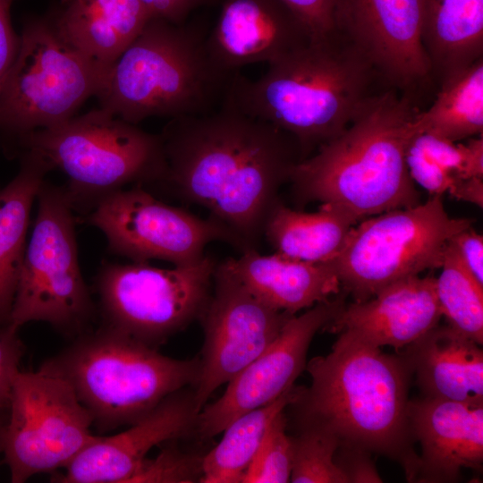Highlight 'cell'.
Masks as SVG:
<instances>
[{"mask_svg":"<svg viewBox=\"0 0 483 483\" xmlns=\"http://www.w3.org/2000/svg\"><path fill=\"white\" fill-rule=\"evenodd\" d=\"M182 439L167 441L154 458L147 457L129 483H200L207 451L185 447Z\"/></svg>","mask_w":483,"mask_h":483,"instance_id":"31","label":"cell"},{"mask_svg":"<svg viewBox=\"0 0 483 483\" xmlns=\"http://www.w3.org/2000/svg\"><path fill=\"white\" fill-rule=\"evenodd\" d=\"M408 417L421 449L416 482L453 483L463 468L481 470L483 404L420 396L410 400Z\"/></svg>","mask_w":483,"mask_h":483,"instance_id":"19","label":"cell"},{"mask_svg":"<svg viewBox=\"0 0 483 483\" xmlns=\"http://www.w3.org/2000/svg\"><path fill=\"white\" fill-rule=\"evenodd\" d=\"M21 267L10 324L44 322L71 339L92 329L97 307L79 264L75 212L64 185L45 181Z\"/></svg>","mask_w":483,"mask_h":483,"instance_id":"9","label":"cell"},{"mask_svg":"<svg viewBox=\"0 0 483 483\" xmlns=\"http://www.w3.org/2000/svg\"><path fill=\"white\" fill-rule=\"evenodd\" d=\"M310 38L282 0H223L207 47L219 68L234 73L248 64H269Z\"/></svg>","mask_w":483,"mask_h":483,"instance_id":"18","label":"cell"},{"mask_svg":"<svg viewBox=\"0 0 483 483\" xmlns=\"http://www.w3.org/2000/svg\"><path fill=\"white\" fill-rule=\"evenodd\" d=\"M25 352L19 329L11 324L0 327V410H8L14 378Z\"/></svg>","mask_w":483,"mask_h":483,"instance_id":"35","label":"cell"},{"mask_svg":"<svg viewBox=\"0 0 483 483\" xmlns=\"http://www.w3.org/2000/svg\"><path fill=\"white\" fill-rule=\"evenodd\" d=\"M216 265L206 254L173 268L147 262H103L93 284L100 325L157 349L200 319L212 293Z\"/></svg>","mask_w":483,"mask_h":483,"instance_id":"11","label":"cell"},{"mask_svg":"<svg viewBox=\"0 0 483 483\" xmlns=\"http://www.w3.org/2000/svg\"><path fill=\"white\" fill-rule=\"evenodd\" d=\"M285 410L272 422L242 483L290 482L293 443L292 436L287 433L288 418Z\"/></svg>","mask_w":483,"mask_h":483,"instance_id":"32","label":"cell"},{"mask_svg":"<svg viewBox=\"0 0 483 483\" xmlns=\"http://www.w3.org/2000/svg\"><path fill=\"white\" fill-rule=\"evenodd\" d=\"M422 0H341L338 28L387 84L408 90L432 75L422 44Z\"/></svg>","mask_w":483,"mask_h":483,"instance_id":"17","label":"cell"},{"mask_svg":"<svg viewBox=\"0 0 483 483\" xmlns=\"http://www.w3.org/2000/svg\"><path fill=\"white\" fill-rule=\"evenodd\" d=\"M76 220L99 229L106 236L109 253L132 262L162 259L174 266L194 263L215 241L243 252L240 241L222 224L166 204L141 185L109 195Z\"/></svg>","mask_w":483,"mask_h":483,"instance_id":"13","label":"cell"},{"mask_svg":"<svg viewBox=\"0 0 483 483\" xmlns=\"http://www.w3.org/2000/svg\"><path fill=\"white\" fill-rule=\"evenodd\" d=\"M25 150L38 153L66 175L64 187L79 216L128 184L155 186L166 170L160 134L102 108L31 132L10 159Z\"/></svg>","mask_w":483,"mask_h":483,"instance_id":"7","label":"cell"},{"mask_svg":"<svg viewBox=\"0 0 483 483\" xmlns=\"http://www.w3.org/2000/svg\"><path fill=\"white\" fill-rule=\"evenodd\" d=\"M8 418V410H0V453H1V440L4 425ZM2 462H0L1 465Z\"/></svg>","mask_w":483,"mask_h":483,"instance_id":"42","label":"cell"},{"mask_svg":"<svg viewBox=\"0 0 483 483\" xmlns=\"http://www.w3.org/2000/svg\"><path fill=\"white\" fill-rule=\"evenodd\" d=\"M334 459L348 483L383 482L372 459V453L366 449L338 445Z\"/></svg>","mask_w":483,"mask_h":483,"instance_id":"36","label":"cell"},{"mask_svg":"<svg viewBox=\"0 0 483 483\" xmlns=\"http://www.w3.org/2000/svg\"><path fill=\"white\" fill-rule=\"evenodd\" d=\"M15 0H0V86L13 64L21 43L11 22V6Z\"/></svg>","mask_w":483,"mask_h":483,"instance_id":"38","label":"cell"},{"mask_svg":"<svg viewBox=\"0 0 483 483\" xmlns=\"http://www.w3.org/2000/svg\"><path fill=\"white\" fill-rule=\"evenodd\" d=\"M472 223L449 216L442 196H433L354 225L329 263L341 288L354 301H363L393 283L441 267L449 240Z\"/></svg>","mask_w":483,"mask_h":483,"instance_id":"10","label":"cell"},{"mask_svg":"<svg viewBox=\"0 0 483 483\" xmlns=\"http://www.w3.org/2000/svg\"><path fill=\"white\" fill-rule=\"evenodd\" d=\"M447 192L458 200L472 203L479 208L483 206V178H457Z\"/></svg>","mask_w":483,"mask_h":483,"instance_id":"40","label":"cell"},{"mask_svg":"<svg viewBox=\"0 0 483 483\" xmlns=\"http://www.w3.org/2000/svg\"><path fill=\"white\" fill-rule=\"evenodd\" d=\"M422 44L439 80L482 57L483 0H422Z\"/></svg>","mask_w":483,"mask_h":483,"instance_id":"25","label":"cell"},{"mask_svg":"<svg viewBox=\"0 0 483 483\" xmlns=\"http://www.w3.org/2000/svg\"><path fill=\"white\" fill-rule=\"evenodd\" d=\"M449 243L470 275L483 286V237L471 226L457 233Z\"/></svg>","mask_w":483,"mask_h":483,"instance_id":"37","label":"cell"},{"mask_svg":"<svg viewBox=\"0 0 483 483\" xmlns=\"http://www.w3.org/2000/svg\"><path fill=\"white\" fill-rule=\"evenodd\" d=\"M415 123L419 132L450 141L483 134V58L440 80L432 106L418 111Z\"/></svg>","mask_w":483,"mask_h":483,"instance_id":"27","label":"cell"},{"mask_svg":"<svg viewBox=\"0 0 483 483\" xmlns=\"http://www.w3.org/2000/svg\"><path fill=\"white\" fill-rule=\"evenodd\" d=\"M479 345L449 325H437L404 347L421 396L483 404Z\"/></svg>","mask_w":483,"mask_h":483,"instance_id":"23","label":"cell"},{"mask_svg":"<svg viewBox=\"0 0 483 483\" xmlns=\"http://www.w3.org/2000/svg\"><path fill=\"white\" fill-rule=\"evenodd\" d=\"M45 17L68 46L107 72L154 16L140 0H56Z\"/></svg>","mask_w":483,"mask_h":483,"instance_id":"21","label":"cell"},{"mask_svg":"<svg viewBox=\"0 0 483 483\" xmlns=\"http://www.w3.org/2000/svg\"><path fill=\"white\" fill-rule=\"evenodd\" d=\"M377 77L361 48L338 30L269 64L256 80L235 72L224 101L292 136L306 158L349 126L377 93Z\"/></svg>","mask_w":483,"mask_h":483,"instance_id":"3","label":"cell"},{"mask_svg":"<svg viewBox=\"0 0 483 483\" xmlns=\"http://www.w3.org/2000/svg\"><path fill=\"white\" fill-rule=\"evenodd\" d=\"M305 369L310 386H296L286 408L294 431L326 433L339 445L383 455L416 482L419 454L408 417L413 370L404 352L385 353L343 331L331 352L311 359Z\"/></svg>","mask_w":483,"mask_h":483,"instance_id":"2","label":"cell"},{"mask_svg":"<svg viewBox=\"0 0 483 483\" xmlns=\"http://www.w3.org/2000/svg\"><path fill=\"white\" fill-rule=\"evenodd\" d=\"M292 436L293 461L290 482L348 483L335 462L338 440L326 433L298 430Z\"/></svg>","mask_w":483,"mask_h":483,"instance_id":"30","label":"cell"},{"mask_svg":"<svg viewBox=\"0 0 483 483\" xmlns=\"http://www.w3.org/2000/svg\"><path fill=\"white\" fill-rule=\"evenodd\" d=\"M72 386L39 369L20 370L13 382L1 453L12 483L67 466L98 435Z\"/></svg>","mask_w":483,"mask_h":483,"instance_id":"12","label":"cell"},{"mask_svg":"<svg viewBox=\"0 0 483 483\" xmlns=\"http://www.w3.org/2000/svg\"><path fill=\"white\" fill-rule=\"evenodd\" d=\"M72 340L38 369L72 386L98 434L134 423L199 377V357L171 358L101 325Z\"/></svg>","mask_w":483,"mask_h":483,"instance_id":"6","label":"cell"},{"mask_svg":"<svg viewBox=\"0 0 483 483\" xmlns=\"http://www.w3.org/2000/svg\"><path fill=\"white\" fill-rule=\"evenodd\" d=\"M217 266L270 307L290 315L329 300L341 292L329 263L308 262L278 253L261 255L249 250Z\"/></svg>","mask_w":483,"mask_h":483,"instance_id":"22","label":"cell"},{"mask_svg":"<svg viewBox=\"0 0 483 483\" xmlns=\"http://www.w3.org/2000/svg\"><path fill=\"white\" fill-rule=\"evenodd\" d=\"M208 33L200 23L152 17L106 73L96 96L100 108L133 124L218 108L235 72L213 61Z\"/></svg>","mask_w":483,"mask_h":483,"instance_id":"5","label":"cell"},{"mask_svg":"<svg viewBox=\"0 0 483 483\" xmlns=\"http://www.w3.org/2000/svg\"><path fill=\"white\" fill-rule=\"evenodd\" d=\"M159 134L166 170L155 186L207 208L243 252L257 250L280 186L304 159L297 140L225 101L208 114L169 119Z\"/></svg>","mask_w":483,"mask_h":483,"instance_id":"1","label":"cell"},{"mask_svg":"<svg viewBox=\"0 0 483 483\" xmlns=\"http://www.w3.org/2000/svg\"><path fill=\"white\" fill-rule=\"evenodd\" d=\"M464 144L465 149V179L470 177L483 178V137L470 139Z\"/></svg>","mask_w":483,"mask_h":483,"instance_id":"41","label":"cell"},{"mask_svg":"<svg viewBox=\"0 0 483 483\" xmlns=\"http://www.w3.org/2000/svg\"><path fill=\"white\" fill-rule=\"evenodd\" d=\"M295 391L292 386L275 401L230 422L218 444L204 455L200 483H242L272 422L293 400Z\"/></svg>","mask_w":483,"mask_h":483,"instance_id":"28","label":"cell"},{"mask_svg":"<svg viewBox=\"0 0 483 483\" xmlns=\"http://www.w3.org/2000/svg\"><path fill=\"white\" fill-rule=\"evenodd\" d=\"M442 271L436 277V292L447 325L479 344L483 343V286L461 263L447 243Z\"/></svg>","mask_w":483,"mask_h":483,"instance_id":"29","label":"cell"},{"mask_svg":"<svg viewBox=\"0 0 483 483\" xmlns=\"http://www.w3.org/2000/svg\"><path fill=\"white\" fill-rule=\"evenodd\" d=\"M419 110L394 88L377 92L339 135L300 161L290 181L303 202L336 205L359 221L419 204L405 153Z\"/></svg>","mask_w":483,"mask_h":483,"instance_id":"4","label":"cell"},{"mask_svg":"<svg viewBox=\"0 0 483 483\" xmlns=\"http://www.w3.org/2000/svg\"><path fill=\"white\" fill-rule=\"evenodd\" d=\"M16 158L18 173L0 188V327L10 324L33 202L46 175L53 170L33 151H21Z\"/></svg>","mask_w":483,"mask_h":483,"instance_id":"24","label":"cell"},{"mask_svg":"<svg viewBox=\"0 0 483 483\" xmlns=\"http://www.w3.org/2000/svg\"><path fill=\"white\" fill-rule=\"evenodd\" d=\"M442 317L436 277L416 275L387 285L369 300L344 305L325 329L349 332L371 345L398 351L437 326Z\"/></svg>","mask_w":483,"mask_h":483,"instance_id":"20","label":"cell"},{"mask_svg":"<svg viewBox=\"0 0 483 483\" xmlns=\"http://www.w3.org/2000/svg\"><path fill=\"white\" fill-rule=\"evenodd\" d=\"M20 38L0 86V150L9 159L31 132L75 116L106 73L68 46L45 15L27 18Z\"/></svg>","mask_w":483,"mask_h":483,"instance_id":"8","label":"cell"},{"mask_svg":"<svg viewBox=\"0 0 483 483\" xmlns=\"http://www.w3.org/2000/svg\"><path fill=\"white\" fill-rule=\"evenodd\" d=\"M1 151V150H0Z\"/></svg>","mask_w":483,"mask_h":483,"instance_id":"43","label":"cell"},{"mask_svg":"<svg viewBox=\"0 0 483 483\" xmlns=\"http://www.w3.org/2000/svg\"><path fill=\"white\" fill-rule=\"evenodd\" d=\"M199 410L192 386L164 398L150 411L119 433L100 436L83 449L63 472L59 483H129L148 453L174 439L194 437Z\"/></svg>","mask_w":483,"mask_h":483,"instance_id":"16","label":"cell"},{"mask_svg":"<svg viewBox=\"0 0 483 483\" xmlns=\"http://www.w3.org/2000/svg\"><path fill=\"white\" fill-rule=\"evenodd\" d=\"M301 20L311 38L339 30L341 0H282Z\"/></svg>","mask_w":483,"mask_h":483,"instance_id":"34","label":"cell"},{"mask_svg":"<svg viewBox=\"0 0 483 483\" xmlns=\"http://www.w3.org/2000/svg\"><path fill=\"white\" fill-rule=\"evenodd\" d=\"M154 17L165 19L170 22H185L191 13L198 8L207 5L213 0H140Z\"/></svg>","mask_w":483,"mask_h":483,"instance_id":"39","label":"cell"},{"mask_svg":"<svg viewBox=\"0 0 483 483\" xmlns=\"http://www.w3.org/2000/svg\"><path fill=\"white\" fill-rule=\"evenodd\" d=\"M405 162L412 181L432 196H442L457 179L432 159L419 146L414 137L407 147Z\"/></svg>","mask_w":483,"mask_h":483,"instance_id":"33","label":"cell"},{"mask_svg":"<svg viewBox=\"0 0 483 483\" xmlns=\"http://www.w3.org/2000/svg\"><path fill=\"white\" fill-rule=\"evenodd\" d=\"M292 316L266 304L216 265L212 293L199 319L204 342L192 386L199 411L219 386L274 343Z\"/></svg>","mask_w":483,"mask_h":483,"instance_id":"14","label":"cell"},{"mask_svg":"<svg viewBox=\"0 0 483 483\" xmlns=\"http://www.w3.org/2000/svg\"><path fill=\"white\" fill-rule=\"evenodd\" d=\"M344 295L317 303L288 319L274 343L228 383L224 394L199 412L194 437L208 441L239 416L265 406L294 386L305 369L310 343L344 306Z\"/></svg>","mask_w":483,"mask_h":483,"instance_id":"15","label":"cell"},{"mask_svg":"<svg viewBox=\"0 0 483 483\" xmlns=\"http://www.w3.org/2000/svg\"><path fill=\"white\" fill-rule=\"evenodd\" d=\"M359 220L345 209L322 203L316 212L291 209L279 201L270 211L263 235L276 253L308 262H327L343 248Z\"/></svg>","mask_w":483,"mask_h":483,"instance_id":"26","label":"cell"}]
</instances>
